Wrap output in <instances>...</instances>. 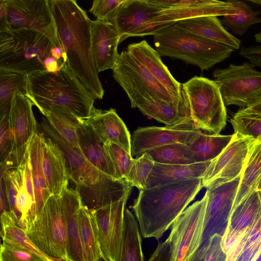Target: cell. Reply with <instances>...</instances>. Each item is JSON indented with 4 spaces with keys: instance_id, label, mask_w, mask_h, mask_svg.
Wrapping results in <instances>:
<instances>
[{
    "instance_id": "27",
    "label": "cell",
    "mask_w": 261,
    "mask_h": 261,
    "mask_svg": "<svg viewBox=\"0 0 261 261\" xmlns=\"http://www.w3.org/2000/svg\"><path fill=\"white\" fill-rule=\"evenodd\" d=\"M174 24L196 35L228 46L234 50L240 48L241 41L226 31L216 16L191 17Z\"/></svg>"
},
{
    "instance_id": "30",
    "label": "cell",
    "mask_w": 261,
    "mask_h": 261,
    "mask_svg": "<svg viewBox=\"0 0 261 261\" xmlns=\"http://www.w3.org/2000/svg\"><path fill=\"white\" fill-rule=\"evenodd\" d=\"M29 150L35 199L39 216L46 202L52 195L43 168L42 133L37 132L33 137L29 144Z\"/></svg>"
},
{
    "instance_id": "46",
    "label": "cell",
    "mask_w": 261,
    "mask_h": 261,
    "mask_svg": "<svg viewBox=\"0 0 261 261\" xmlns=\"http://www.w3.org/2000/svg\"><path fill=\"white\" fill-rule=\"evenodd\" d=\"M204 246L203 261H226V254L222 246L221 236L213 235Z\"/></svg>"
},
{
    "instance_id": "41",
    "label": "cell",
    "mask_w": 261,
    "mask_h": 261,
    "mask_svg": "<svg viewBox=\"0 0 261 261\" xmlns=\"http://www.w3.org/2000/svg\"><path fill=\"white\" fill-rule=\"evenodd\" d=\"M154 162L147 152L140 157L135 159V161L125 177V180L133 187L139 191L145 189L148 176L153 167Z\"/></svg>"
},
{
    "instance_id": "6",
    "label": "cell",
    "mask_w": 261,
    "mask_h": 261,
    "mask_svg": "<svg viewBox=\"0 0 261 261\" xmlns=\"http://www.w3.org/2000/svg\"><path fill=\"white\" fill-rule=\"evenodd\" d=\"M54 44L45 36L30 29L0 32V67L28 75L45 70Z\"/></svg>"
},
{
    "instance_id": "2",
    "label": "cell",
    "mask_w": 261,
    "mask_h": 261,
    "mask_svg": "<svg viewBox=\"0 0 261 261\" xmlns=\"http://www.w3.org/2000/svg\"><path fill=\"white\" fill-rule=\"evenodd\" d=\"M202 188L201 178H194L140 191L130 208L142 237L160 239Z\"/></svg>"
},
{
    "instance_id": "49",
    "label": "cell",
    "mask_w": 261,
    "mask_h": 261,
    "mask_svg": "<svg viewBox=\"0 0 261 261\" xmlns=\"http://www.w3.org/2000/svg\"><path fill=\"white\" fill-rule=\"evenodd\" d=\"M7 0H0V32L9 30L6 21Z\"/></svg>"
},
{
    "instance_id": "1",
    "label": "cell",
    "mask_w": 261,
    "mask_h": 261,
    "mask_svg": "<svg viewBox=\"0 0 261 261\" xmlns=\"http://www.w3.org/2000/svg\"><path fill=\"white\" fill-rule=\"evenodd\" d=\"M63 61L96 99L104 90L94 60L92 20L74 0H50Z\"/></svg>"
},
{
    "instance_id": "7",
    "label": "cell",
    "mask_w": 261,
    "mask_h": 261,
    "mask_svg": "<svg viewBox=\"0 0 261 261\" xmlns=\"http://www.w3.org/2000/svg\"><path fill=\"white\" fill-rule=\"evenodd\" d=\"M112 70L114 79L125 92L133 108H138L145 102L151 100H162L175 105L189 103L187 96L182 100L174 98L126 49L119 54Z\"/></svg>"
},
{
    "instance_id": "40",
    "label": "cell",
    "mask_w": 261,
    "mask_h": 261,
    "mask_svg": "<svg viewBox=\"0 0 261 261\" xmlns=\"http://www.w3.org/2000/svg\"><path fill=\"white\" fill-rule=\"evenodd\" d=\"M154 163L170 165L195 163L188 145L172 144L160 146L146 152Z\"/></svg>"
},
{
    "instance_id": "23",
    "label": "cell",
    "mask_w": 261,
    "mask_h": 261,
    "mask_svg": "<svg viewBox=\"0 0 261 261\" xmlns=\"http://www.w3.org/2000/svg\"><path fill=\"white\" fill-rule=\"evenodd\" d=\"M126 50L140 62L176 99L182 100L186 95L182 87L163 63L158 51L146 40L128 45Z\"/></svg>"
},
{
    "instance_id": "16",
    "label": "cell",
    "mask_w": 261,
    "mask_h": 261,
    "mask_svg": "<svg viewBox=\"0 0 261 261\" xmlns=\"http://www.w3.org/2000/svg\"><path fill=\"white\" fill-rule=\"evenodd\" d=\"M241 175L234 179L207 187V202L200 246L205 245L215 234L222 237L227 226L237 196Z\"/></svg>"
},
{
    "instance_id": "33",
    "label": "cell",
    "mask_w": 261,
    "mask_h": 261,
    "mask_svg": "<svg viewBox=\"0 0 261 261\" xmlns=\"http://www.w3.org/2000/svg\"><path fill=\"white\" fill-rule=\"evenodd\" d=\"M233 135H221L202 133L188 145L195 162L212 161L216 158L231 142Z\"/></svg>"
},
{
    "instance_id": "10",
    "label": "cell",
    "mask_w": 261,
    "mask_h": 261,
    "mask_svg": "<svg viewBox=\"0 0 261 261\" xmlns=\"http://www.w3.org/2000/svg\"><path fill=\"white\" fill-rule=\"evenodd\" d=\"M26 232L46 255L68 261L67 230L61 195L49 197Z\"/></svg>"
},
{
    "instance_id": "34",
    "label": "cell",
    "mask_w": 261,
    "mask_h": 261,
    "mask_svg": "<svg viewBox=\"0 0 261 261\" xmlns=\"http://www.w3.org/2000/svg\"><path fill=\"white\" fill-rule=\"evenodd\" d=\"M234 134L261 141V98L240 109L230 119Z\"/></svg>"
},
{
    "instance_id": "9",
    "label": "cell",
    "mask_w": 261,
    "mask_h": 261,
    "mask_svg": "<svg viewBox=\"0 0 261 261\" xmlns=\"http://www.w3.org/2000/svg\"><path fill=\"white\" fill-rule=\"evenodd\" d=\"M10 212L16 224L26 232L39 216L32 179L29 148L15 168L1 167Z\"/></svg>"
},
{
    "instance_id": "3",
    "label": "cell",
    "mask_w": 261,
    "mask_h": 261,
    "mask_svg": "<svg viewBox=\"0 0 261 261\" xmlns=\"http://www.w3.org/2000/svg\"><path fill=\"white\" fill-rule=\"evenodd\" d=\"M43 129L60 147L67 160L70 180L75 185L83 204L91 211L129 197L132 187L125 179H116L90 163L43 119Z\"/></svg>"
},
{
    "instance_id": "44",
    "label": "cell",
    "mask_w": 261,
    "mask_h": 261,
    "mask_svg": "<svg viewBox=\"0 0 261 261\" xmlns=\"http://www.w3.org/2000/svg\"><path fill=\"white\" fill-rule=\"evenodd\" d=\"M10 107L0 110L1 166L5 165L6 163L11 150V140L9 124Z\"/></svg>"
},
{
    "instance_id": "58",
    "label": "cell",
    "mask_w": 261,
    "mask_h": 261,
    "mask_svg": "<svg viewBox=\"0 0 261 261\" xmlns=\"http://www.w3.org/2000/svg\"><path fill=\"white\" fill-rule=\"evenodd\" d=\"M95 261H108L103 256L100 257Z\"/></svg>"
},
{
    "instance_id": "42",
    "label": "cell",
    "mask_w": 261,
    "mask_h": 261,
    "mask_svg": "<svg viewBox=\"0 0 261 261\" xmlns=\"http://www.w3.org/2000/svg\"><path fill=\"white\" fill-rule=\"evenodd\" d=\"M103 147L114 166L116 179H125L135 159L122 147L113 142L103 143Z\"/></svg>"
},
{
    "instance_id": "45",
    "label": "cell",
    "mask_w": 261,
    "mask_h": 261,
    "mask_svg": "<svg viewBox=\"0 0 261 261\" xmlns=\"http://www.w3.org/2000/svg\"><path fill=\"white\" fill-rule=\"evenodd\" d=\"M124 0H94L89 11L97 19L111 21Z\"/></svg>"
},
{
    "instance_id": "51",
    "label": "cell",
    "mask_w": 261,
    "mask_h": 261,
    "mask_svg": "<svg viewBox=\"0 0 261 261\" xmlns=\"http://www.w3.org/2000/svg\"><path fill=\"white\" fill-rule=\"evenodd\" d=\"M1 214L10 212L3 183L1 181V198H0Z\"/></svg>"
},
{
    "instance_id": "54",
    "label": "cell",
    "mask_w": 261,
    "mask_h": 261,
    "mask_svg": "<svg viewBox=\"0 0 261 261\" xmlns=\"http://www.w3.org/2000/svg\"><path fill=\"white\" fill-rule=\"evenodd\" d=\"M255 41L258 43H261V31L254 35Z\"/></svg>"
},
{
    "instance_id": "56",
    "label": "cell",
    "mask_w": 261,
    "mask_h": 261,
    "mask_svg": "<svg viewBox=\"0 0 261 261\" xmlns=\"http://www.w3.org/2000/svg\"><path fill=\"white\" fill-rule=\"evenodd\" d=\"M247 1L256 5H261V0H247Z\"/></svg>"
},
{
    "instance_id": "17",
    "label": "cell",
    "mask_w": 261,
    "mask_h": 261,
    "mask_svg": "<svg viewBox=\"0 0 261 261\" xmlns=\"http://www.w3.org/2000/svg\"><path fill=\"white\" fill-rule=\"evenodd\" d=\"M233 135L230 143L212 161L201 177L202 187L228 182L241 175L249 152L256 140L234 133Z\"/></svg>"
},
{
    "instance_id": "53",
    "label": "cell",
    "mask_w": 261,
    "mask_h": 261,
    "mask_svg": "<svg viewBox=\"0 0 261 261\" xmlns=\"http://www.w3.org/2000/svg\"><path fill=\"white\" fill-rule=\"evenodd\" d=\"M205 246H200L194 254L188 261H203V253Z\"/></svg>"
},
{
    "instance_id": "19",
    "label": "cell",
    "mask_w": 261,
    "mask_h": 261,
    "mask_svg": "<svg viewBox=\"0 0 261 261\" xmlns=\"http://www.w3.org/2000/svg\"><path fill=\"white\" fill-rule=\"evenodd\" d=\"M162 10L161 21L164 28L191 17L235 14L239 8L229 0H148Z\"/></svg>"
},
{
    "instance_id": "35",
    "label": "cell",
    "mask_w": 261,
    "mask_h": 261,
    "mask_svg": "<svg viewBox=\"0 0 261 261\" xmlns=\"http://www.w3.org/2000/svg\"><path fill=\"white\" fill-rule=\"evenodd\" d=\"M42 114L45 117L50 126L71 146L81 152L77 130L81 121L70 113L60 109H53Z\"/></svg>"
},
{
    "instance_id": "28",
    "label": "cell",
    "mask_w": 261,
    "mask_h": 261,
    "mask_svg": "<svg viewBox=\"0 0 261 261\" xmlns=\"http://www.w3.org/2000/svg\"><path fill=\"white\" fill-rule=\"evenodd\" d=\"M77 137L82 155L100 170L116 179L113 163L104 148L103 143L91 125L86 121L81 122Z\"/></svg>"
},
{
    "instance_id": "11",
    "label": "cell",
    "mask_w": 261,
    "mask_h": 261,
    "mask_svg": "<svg viewBox=\"0 0 261 261\" xmlns=\"http://www.w3.org/2000/svg\"><path fill=\"white\" fill-rule=\"evenodd\" d=\"M254 66L246 62L241 65L230 64L226 68L213 71L225 107L234 105L245 108L261 98V72Z\"/></svg>"
},
{
    "instance_id": "24",
    "label": "cell",
    "mask_w": 261,
    "mask_h": 261,
    "mask_svg": "<svg viewBox=\"0 0 261 261\" xmlns=\"http://www.w3.org/2000/svg\"><path fill=\"white\" fill-rule=\"evenodd\" d=\"M43 168L52 195L60 196L68 188L70 180L65 154L59 146L42 134Z\"/></svg>"
},
{
    "instance_id": "50",
    "label": "cell",
    "mask_w": 261,
    "mask_h": 261,
    "mask_svg": "<svg viewBox=\"0 0 261 261\" xmlns=\"http://www.w3.org/2000/svg\"><path fill=\"white\" fill-rule=\"evenodd\" d=\"M63 62L57 60L54 57L50 56L47 58L44 62L45 70L50 72H55L58 71Z\"/></svg>"
},
{
    "instance_id": "18",
    "label": "cell",
    "mask_w": 261,
    "mask_h": 261,
    "mask_svg": "<svg viewBox=\"0 0 261 261\" xmlns=\"http://www.w3.org/2000/svg\"><path fill=\"white\" fill-rule=\"evenodd\" d=\"M201 133L193 121L175 126L139 127L131 138V155L137 159L150 150L172 144L190 145Z\"/></svg>"
},
{
    "instance_id": "5",
    "label": "cell",
    "mask_w": 261,
    "mask_h": 261,
    "mask_svg": "<svg viewBox=\"0 0 261 261\" xmlns=\"http://www.w3.org/2000/svg\"><path fill=\"white\" fill-rule=\"evenodd\" d=\"M153 41L161 56L180 59L208 70L229 57L234 50L176 26L169 25L154 35Z\"/></svg>"
},
{
    "instance_id": "8",
    "label": "cell",
    "mask_w": 261,
    "mask_h": 261,
    "mask_svg": "<svg viewBox=\"0 0 261 261\" xmlns=\"http://www.w3.org/2000/svg\"><path fill=\"white\" fill-rule=\"evenodd\" d=\"M182 87L195 124L209 134L219 135L226 125L227 115L216 81L195 76L182 84Z\"/></svg>"
},
{
    "instance_id": "21",
    "label": "cell",
    "mask_w": 261,
    "mask_h": 261,
    "mask_svg": "<svg viewBox=\"0 0 261 261\" xmlns=\"http://www.w3.org/2000/svg\"><path fill=\"white\" fill-rule=\"evenodd\" d=\"M260 213V195L256 189L232 210L227 226L222 237V246L225 252L232 247Z\"/></svg>"
},
{
    "instance_id": "31",
    "label": "cell",
    "mask_w": 261,
    "mask_h": 261,
    "mask_svg": "<svg viewBox=\"0 0 261 261\" xmlns=\"http://www.w3.org/2000/svg\"><path fill=\"white\" fill-rule=\"evenodd\" d=\"M80 238L84 261L103 256L101 250L96 219L92 211L83 204L79 214Z\"/></svg>"
},
{
    "instance_id": "15",
    "label": "cell",
    "mask_w": 261,
    "mask_h": 261,
    "mask_svg": "<svg viewBox=\"0 0 261 261\" xmlns=\"http://www.w3.org/2000/svg\"><path fill=\"white\" fill-rule=\"evenodd\" d=\"M162 10L148 0H124L110 21L121 36V42L130 37L154 35L164 29Z\"/></svg>"
},
{
    "instance_id": "26",
    "label": "cell",
    "mask_w": 261,
    "mask_h": 261,
    "mask_svg": "<svg viewBox=\"0 0 261 261\" xmlns=\"http://www.w3.org/2000/svg\"><path fill=\"white\" fill-rule=\"evenodd\" d=\"M67 235L68 261H84L80 238L79 214L83 202L79 193L68 188L61 194Z\"/></svg>"
},
{
    "instance_id": "22",
    "label": "cell",
    "mask_w": 261,
    "mask_h": 261,
    "mask_svg": "<svg viewBox=\"0 0 261 261\" xmlns=\"http://www.w3.org/2000/svg\"><path fill=\"white\" fill-rule=\"evenodd\" d=\"M92 33L93 55L97 72L113 69L119 55L120 34L111 22L97 19L92 21Z\"/></svg>"
},
{
    "instance_id": "25",
    "label": "cell",
    "mask_w": 261,
    "mask_h": 261,
    "mask_svg": "<svg viewBox=\"0 0 261 261\" xmlns=\"http://www.w3.org/2000/svg\"><path fill=\"white\" fill-rule=\"evenodd\" d=\"M95 130L103 143L113 142L131 154V137L124 122L114 109H93L86 120Z\"/></svg>"
},
{
    "instance_id": "39",
    "label": "cell",
    "mask_w": 261,
    "mask_h": 261,
    "mask_svg": "<svg viewBox=\"0 0 261 261\" xmlns=\"http://www.w3.org/2000/svg\"><path fill=\"white\" fill-rule=\"evenodd\" d=\"M229 1L239 8V12L224 16L220 21L231 32L241 36L251 25L261 22V18L257 16L261 11H253L250 6L242 1Z\"/></svg>"
},
{
    "instance_id": "47",
    "label": "cell",
    "mask_w": 261,
    "mask_h": 261,
    "mask_svg": "<svg viewBox=\"0 0 261 261\" xmlns=\"http://www.w3.org/2000/svg\"><path fill=\"white\" fill-rule=\"evenodd\" d=\"M147 261H172V247L168 238L165 241L159 243Z\"/></svg>"
},
{
    "instance_id": "29",
    "label": "cell",
    "mask_w": 261,
    "mask_h": 261,
    "mask_svg": "<svg viewBox=\"0 0 261 261\" xmlns=\"http://www.w3.org/2000/svg\"><path fill=\"white\" fill-rule=\"evenodd\" d=\"M212 161L188 165H169L154 163L145 189L186 179L201 178Z\"/></svg>"
},
{
    "instance_id": "13",
    "label": "cell",
    "mask_w": 261,
    "mask_h": 261,
    "mask_svg": "<svg viewBox=\"0 0 261 261\" xmlns=\"http://www.w3.org/2000/svg\"><path fill=\"white\" fill-rule=\"evenodd\" d=\"M31 100L24 94L17 91L13 95L9 114L11 150L5 165L8 169L16 168L28 149L30 142L38 132Z\"/></svg>"
},
{
    "instance_id": "32",
    "label": "cell",
    "mask_w": 261,
    "mask_h": 261,
    "mask_svg": "<svg viewBox=\"0 0 261 261\" xmlns=\"http://www.w3.org/2000/svg\"><path fill=\"white\" fill-rule=\"evenodd\" d=\"M260 174L261 141L256 140L249 152L241 174L240 184L232 208L247 194L256 189Z\"/></svg>"
},
{
    "instance_id": "36",
    "label": "cell",
    "mask_w": 261,
    "mask_h": 261,
    "mask_svg": "<svg viewBox=\"0 0 261 261\" xmlns=\"http://www.w3.org/2000/svg\"><path fill=\"white\" fill-rule=\"evenodd\" d=\"M120 261H144L138 222L133 213L127 208L124 214Z\"/></svg>"
},
{
    "instance_id": "55",
    "label": "cell",
    "mask_w": 261,
    "mask_h": 261,
    "mask_svg": "<svg viewBox=\"0 0 261 261\" xmlns=\"http://www.w3.org/2000/svg\"><path fill=\"white\" fill-rule=\"evenodd\" d=\"M256 189L259 191L261 192V174L259 177Z\"/></svg>"
},
{
    "instance_id": "52",
    "label": "cell",
    "mask_w": 261,
    "mask_h": 261,
    "mask_svg": "<svg viewBox=\"0 0 261 261\" xmlns=\"http://www.w3.org/2000/svg\"><path fill=\"white\" fill-rule=\"evenodd\" d=\"M63 51L61 47L53 46L51 49V56L55 58L57 60L63 62Z\"/></svg>"
},
{
    "instance_id": "37",
    "label": "cell",
    "mask_w": 261,
    "mask_h": 261,
    "mask_svg": "<svg viewBox=\"0 0 261 261\" xmlns=\"http://www.w3.org/2000/svg\"><path fill=\"white\" fill-rule=\"evenodd\" d=\"M1 235L3 241L19 246L41 256L48 261H66L50 257L40 250L30 239L26 231L16 224L10 212L1 214Z\"/></svg>"
},
{
    "instance_id": "12",
    "label": "cell",
    "mask_w": 261,
    "mask_h": 261,
    "mask_svg": "<svg viewBox=\"0 0 261 261\" xmlns=\"http://www.w3.org/2000/svg\"><path fill=\"white\" fill-rule=\"evenodd\" d=\"M207 194L179 216L171 226L168 239L172 247V261H188L202 240Z\"/></svg>"
},
{
    "instance_id": "48",
    "label": "cell",
    "mask_w": 261,
    "mask_h": 261,
    "mask_svg": "<svg viewBox=\"0 0 261 261\" xmlns=\"http://www.w3.org/2000/svg\"><path fill=\"white\" fill-rule=\"evenodd\" d=\"M240 55L255 66L261 67V45L242 47Z\"/></svg>"
},
{
    "instance_id": "4",
    "label": "cell",
    "mask_w": 261,
    "mask_h": 261,
    "mask_svg": "<svg viewBox=\"0 0 261 261\" xmlns=\"http://www.w3.org/2000/svg\"><path fill=\"white\" fill-rule=\"evenodd\" d=\"M27 96L41 113L60 109L81 121L87 120L95 108L96 98L63 62L55 72L45 70L28 75Z\"/></svg>"
},
{
    "instance_id": "43",
    "label": "cell",
    "mask_w": 261,
    "mask_h": 261,
    "mask_svg": "<svg viewBox=\"0 0 261 261\" xmlns=\"http://www.w3.org/2000/svg\"><path fill=\"white\" fill-rule=\"evenodd\" d=\"M0 261H48L41 256L19 246L2 241Z\"/></svg>"
},
{
    "instance_id": "38",
    "label": "cell",
    "mask_w": 261,
    "mask_h": 261,
    "mask_svg": "<svg viewBox=\"0 0 261 261\" xmlns=\"http://www.w3.org/2000/svg\"><path fill=\"white\" fill-rule=\"evenodd\" d=\"M28 75L13 69L0 67V110L10 107L17 91L27 95Z\"/></svg>"
},
{
    "instance_id": "59",
    "label": "cell",
    "mask_w": 261,
    "mask_h": 261,
    "mask_svg": "<svg viewBox=\"0 0 261 261\" xmlns=\"http://www.w3.org/2000/svg\"><path fill=\"white\" fill-rule=\"evenodd\" d=\"M260 195V198H261V192H259Z\"/></svg>"
},
{
    "instance_id": "57",
    "label": "cell",
    "mask_w": 261,
    "mask_h": 261,
    "mask_svg": "<svg viewBox=\"0 0 261 261\" xmlns=\"http://www.w3.org/2000/svg\"><path fill=\"white\" fill-rule=\"evenodd\" d=\"M253 261H261V252L259 255L255 258Z\"/></svg>"
},
{
    "instance_id": "20",
    "label": "cell",
    "mask_w": 261,
    "mask_h": 261,
    "mask_svg": "<svg viewBox=\"0 0 261 261\" xmlns=\"http://www.w3.org/2000/svg\"><path fill=\"white\" fill-rule=\"evenodd\" d=\"M128 197L93 211L101 250L108 261H120L125 206Z\"/></svg>"
},
{
    "instance_id": "14",
    "label": "cell",
    "mask_w": 261,
    "mask_h": 261,
    "mask_svg": "<svg viewBox=\"0 0 261 261\" xmlns=\"http://www.w3.org/2000/svg\"><path fill=\"white\" fill-rule=\"evenodd\" d=\"M6 21L9 30H34L61 47L49 0H7Z\"/></svg>"
}]
</instances>
